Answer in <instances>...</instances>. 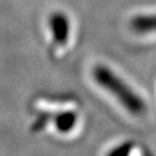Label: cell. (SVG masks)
Returning <instances> with one entry per match:
<instances>
[{"label":"cell","mask_w":156,"mask_h":156,"mask_svg":"<svg viewBox=\"0 0 156 156\" xmlns=\"http://www.w3.org/2000/svg\"><path fill=\"white\" fill-rule=\"evenodd\" d=\"M95 81L102 88L112 94L118 102L134 116H140L146 111L144 100L131 89L120 78H118L110 68L105 66H96L93 71Z\"/></svg>","instance_id":"cell-1"},{"label":"cell","mask_w":156,"mask_h":156,"mask_svg":"<svg viewBox=\"0 0 156 156\" xmlns=\"http://www.w3.org/2000/svg\"><path fill=\"white\" fill-rule=\"evenodd\" d=\"M52 36L57 44L64 45L68 41L69 36V22L65 14L53 13L49 20Z\"/></svg>","instance_id":"cell-2"},{"label":"cell","mask_w":156,"mask_h":156,"mask_svg":"<svg viewBox=\"0 0 156 156\" xmlns=\"http://www.w3.org/2000/svg\"><path fill=\"white\" fill-rule=\"evenodd\" d=\"M131 29L138 34H148L156 31V14L138 15L129 22Z\"/></svg>","instance_id":"cell-3"},{"label":"cell","mask_w":156,"mask_h":156,"mask_svg":"<svg viewBox=\"0 0 156 156\" xmlns=\"http://www.w3.org/2000/svg\"><path fill=\"white\" fill-rule=\"evenodd\" d=\"M76 113L73 111L62 112L59 113L55 119L56 127L60 132H68L73 128V126L76 123Z\"/></svg>","instance_id":"cell-4"},{"label":"cell","mask_w":156,"mask_h":156,"mask_svg":"<svg viewBox=\"0 0 156 156\" xmlns=\"http://www.w3.org/2000/svg\"><path fill=\"white\" fill-rule=\"evenodd\" d=\"M131 144L127 142V144H124L123 146H120V147H118L116 149H113L112 151H110V154L111 155H126L128 154V151L131 149Z\"/></svg>","instance_id":"cell-5"}]
</instances>
